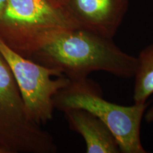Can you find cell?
I'll list each match as a JSON object with an SVG mask.
<instances>
[{
  "label": "cell",
  "mask_w": 153,
  "mask_h": 153,
  "mask_svg": "<svg viewBox=\"0 0 153 153\" xmlns=\"http://www.w3.org/2000/svg\"><path fill=\"white\" fill-rule=\"evenodd\" d=\"M145 120L148 123H152L153 122V105L150 107V108L145 114Z\"/></svg>",
  "instance_id": "obj_9"
},
{
  "label": "cell",
  "mask_w": 153,
  "mask_h": 153,
  "mask_svg": "<svg viewBox=\"0 0 153 153\" xmlns=\"http://www.w3.org/2000/svg\"><path fill=\"white\" fill-rule=\"evenodd\" d=\"M0 153H3V152H2V150H0Z\"/></svg>",
  "instance_id": "obj_12"
},
{
  "label": "cell",
  "mask_w": 153,
  "mask_h": 153,
  "mask_svg": "<svg viewBox=\"0 0 153 153\" xmlns=\"http://www.w3.org/2000/svg\"><path fill=\"white\" fill-rule=\"evenodd\" d=\"M0 54L7 62L28 116L38 125L53 119L54 97L70 80L55 69L22 56L0 39Z\"/></svg>",
  "instance_id": "obj_5"
},
{
  "label": "cell",
  "mask_w": 153,
  "mask_h": 153,
  "mask_svg": "<svg viewBox=\"0 0 153 153\" xmlns=\"http://www.w3.org/2000/svg\"><path fill=\"white\" fill-rule=\"evenodd\" d=\"M0 150L3 153H55L51 133L28 116L12 72L0 54Z\"/></svg>",
  "instance_id": "obj_4"
},
{
  "label": "cell",
  "mask_w": 153,
  "mask_h": 153,
  "mask_svg": "<svg viewBox=\"0 0 153 153\" xmlns=\"http://www.w3.org/2000/svg\"><path fill=\"white\" fill-rule=\"evenodd\" d=\"M30 60L58 70L70 81L85 79L97 71L131 78L137 68V57L123 52L111 38L81 28L57 33Z\"/></svg>",
  "instance_id": "obj_1"
},
{
  "label": "cell",
  "mask_w": 153,
  "mask_h": 153,
  "mask_svg": "<svg viewBox=\"0 0 153 153\" xmlns=\"http://www.w3.org/2000/svg\"><path fill=\"white\" fill-rule=\"evenodd\" d=\"M130 0H65L63 6L78 27L111 38L123 22Z\"/></svg>",
  "instance_id": "obj_6"
},
{
  "label": "cell",
  "mask_w": 153,
  "mask_h": 153,
  "mask_svg": "<svg viewBox=\"0 0 153 153\" xmlns=\"http://www.w3.org/2000/svg\"><path fill=\"white\" fill-rule=\"evenodd\" d=\"M55 108L64 111L83 108L108 126L121 153H146L140 140V124L148 103L126 106L105 100L100 88L91 79L70 81L54 97Z\"/></svg>",
  "instance_id": "obj_3"
},
{
  "label": "cell",
  "mask_w": 153,
  "mask_h": 153,
  "mask_svg": "<svg viewBox=\"0 0 153 153\" xmlns=\"http://www.w3.org/2000/svg\"><path fill=\"white\" fill-rule=\"evenodd\" d=\"M74 28L79 27L55 0H7L0 18V39L30 59L57 33Z\"/></svg>",
  "instance_id": "obj_2"
},
{
  "label": "cell",
  "mask_w": 153,
  "mask_h": 153,
  "mask_svg": "<svg viewBox=\"0 0 153 153\" xmlns=\"http://www.w3.org/2000/svg\"><path fill=\"white\" fill-rule=\"evenodd\" d=\"M7 0H0V18L2 16L4 11L6 5H7Z\"/></svg>",
  "instance_id": "obj_10"
},
{
  "label": "cell",
  "mask_w": 153,
  "mask_h": 153,
  "mask_svg": "<svg viewBox=\"0 0 153 153\" xmlns=\"http://www.w3.org/2000/svg\"><path fill=\"white\" fill-rule=\"evenodd\" d=\"M69 127L85 140L88 153H119V145L111 131L95 115L83 108L63 111Z\"/></svg>",
  "instance_id": "obj_7"
},
{
  "label": "cell",
  "mask_w": 153,
  "mask_h": 153,
  "mask_svg": "<svg viewBox=\"0 0 153 153\" xmlns=\"http://www.w3.org/2000/svg\"><path fill=\"white\" fill-rule=\"evenodd\" d=\"M55 1H57V2H59L60 4H63V2H64L65 0H55Z\"/></svg>",
  "instance_id": "obj_11"
},
{
  "label": "cell",
  "mask_w": 153,
  "mask_h": 153,
  "mask_svg": "<svg viewBox=\"0 0 153 153\" xmlns=\"http://www.w3.org/2000/svg\"><path fill=\"white\" fill-rule=\"evenodd\" d=\"M134 76V102L144 104L153 94V44L140 53Z\"/></svg>",
  "instance_id": "obj_8"
}]
</instances>
